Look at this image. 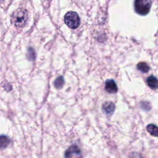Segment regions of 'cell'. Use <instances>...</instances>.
Segmentation results:
<instances>
[{
    "label": "cell",
    "mask_w": 158,
    "mask_h": 158,
    "mask_svg": "<svg viewBox=\"0 0 158 158\" xmlns=\"http://www.w3.org/2000/svg\"><path fill=\"white\" fill-rule=\"evenodd\" d=\"M28 14L25 9H19L16 10L11 17L12 23L17 27H22L27 20Z\"/></svg>",
    "instance_id": "1"
},
{
    "label": "cell",
    "mask_w": 158,
    "mask_h": 158,
    "mask_svg": "<svg viewBox=\"0 0 158 158\" xmlns=\"http://www.w3.org/2000/svg\"><path fill=\"white\" fill-rule=\"evenodd\" d=\"M151 0H135L134 7L136 12L141 15L148 14L151 9Z\"/></svg>",
    "instance_id": "2"
},
{
    "label": "cell",
    "mask_w": 158,
    "mask_h": 158,
    "mask_svg": "<svg viewBox=\"0 0 158 158\" xmlns=\"http://www.w3.org/2000/svg\"><path fill=\"white\" fill-rule=\"evenodd\" d=\"M65 23L70 28H77L80 24L78 15L73 11L68 12L64 16Z\"/></svg>",
    "instance_id": "3"
},
{
    "label": "cell",
    "mask_w": 158,
    "mask_h": 158,
    "mask_svg": "<svg viewBox=\"0 0 158 158\" xmlns=\"http://www.w3.org/2000/svg\"><path fill=\"white\" fill-rule=\"evenodd\" d=\"M64 158H82L81 151L77 145L73 144L65 151Z\"/></svg>",
    "instance_id": "4"
},
{
    "label": "cell",
    "mask_w": 158,
    "mask_h": 158,
    "mask_svg": "<svg viewBox=\"0 0 158 158\" xmlns=\"http://www.w3.org/2000/svg\"><path fill=\"white\" fill-rule=\"evenodd\" d=\"M105 89L109 93H115L118 89L117 85L112 79L107 80L105 83Z\"/></svg>",
    "instance_id": "5"
},
{
    "label": "cell",
    "mask_w": 158,
    "mask_h": 158,
    "mask_svg": "<svg viewBox=\"0 0 158 158\" xmlns=\"http://www.w3.org/2000/svg\"><path fill=\"white\" fill-rule=\"evenodd\" d=\"M102 109L106 115H111L115 110V104L112 102L106 101L102 104Z\"/></svg>",
    "instance_id": "6"
},
{
    "label": "cell",
    "mask_w": 158,
    "mask_h": 158,
    "mask_svg": "<svg viewBox=\"0 0 158 158\" xmlns=\"http://www.w3.org/2000/svg\"><path fill=\"white\" fill-rule=\"evenodd\" d=\"M147 84L149 88L152 89H156L158 88V79L156 78L154 76L151 75L149 76L147 78Z\"/></svg>",
    "instance_id": "7"
},
{
    "label": "cell",
    "mask_w": 158,
    "mask_h": 158,
    "mask_svg": "<svg viewBox=\"0 0 158 158\" xmlns=\"http://www.w3.org/2000/svg\"><path fill=\"white\" fill-rule=\"evenodd\" d=\"M148 131L152 136L158 137V127L154 124H149L146 127Z\"/></svg>",
    "instance_id": "8"
},
{
    "label": "cell",
    "mask_w": 158,
    "mask_h": 158,
    "mask_svg": "<svg viewBox=\"0 0 158 158\" xmlns=\"http://www.w3.org/2000/svg\"><path fill=\"white\" fill-rule=\"evenodd\" d=\"M137 69L143 73H147L149 70V67L146 62H139L137 65Z\"/></svg>",
    "instance_id": "9"
},
{
    "label": "cell",
    "mask_w": 158,
    "mask_h": 158,
    "mask_svg": "<svg viewBox=\"0 0 158 158\" xmlns=\"http://www.w3.org/2000/svg\"><path fill=\"white\" fill-rule=\"evenodd\" d=\"M64 84V80L62 77H59L54 81V85L56 88H61Z\"/></svg>",
    "instance_id": "10"
},
{
    "label": "cell",
    "mask_w": 158,
    "mask_h": 158,
    "mask_svg": "<svg viewBox=\"0 0 158 158\" xmlns=\"http://www.w3.org/2000/svg\"><path fill=\"white\" fill-rule=\"evenodd\" d=\"M141 107L143 109H145V110H149L151 109V106L149 105V103L148 102H142L141 104Z\"/></svg>",
    "instance_id": "11"
}]
</instances>
